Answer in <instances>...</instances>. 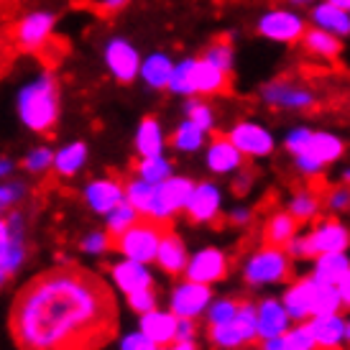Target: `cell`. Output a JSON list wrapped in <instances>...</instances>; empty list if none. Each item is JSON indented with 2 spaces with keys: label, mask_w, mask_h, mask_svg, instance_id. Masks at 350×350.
I'll list each match as a JSON object with an SVG mask.
<instances>
[{
  "label": "cell",
  "mask_w": 350,
  "mask_h": 350,
  "mask_svg": "<svg viewBox=\"0 0 350 350\" xmlns=\"http://www.w3.org/2000/svg\"><path fill=\"white\" fill-rule=\"evenodd\" d=\"M51 164H54V154H51L49 148H36V151H31V154L26 156V161H23V166H26L29 172H33V174L46 172Z\"/></svg>",
  "instance_id": "47"
},
{
  "label": "cell",
  "mask_w": 350,
  "mask_h": 350,
  "mask_svg": "<svg viewBox=\"0 0 350 350\" xmlns=\"http://www.w3.org/2000/svg\"><path fill=\"white\" fill-rule=\"evenodd\" d=\"M253 182H256V174H253L251 169H241V172H235V179H233V192L238 197H245L251 192Z\"/></svg>",
  "instance_id": "48"
},
{
  "label": "cell",
  "mask_w": 350,
  "mask_h": 350,
  "mask_svg": "<svg viewBox=\"0 0 350 350\" xmlns=\"http://www.w3.org/2000/svg\"><path fill=\"white\" fill-rule=\"evenodd\" d=\"M228 223L235 225V228H245V225L253 223V210L251 207H233L230 213H228Z\"/></svg>",
  "instance_id": "51"
},
{
  "label": "cell",
  "mask_w": 350,
  "mask_h": 350,
  "mask_svg": "<svg viewBox=\"0 0 350 350\" xmlns=\"http://www.w3.org/2000/svg\"><path fill=\"white\" fill-rule=\"evenodd\" d=\"M172 230V220H159L151 215H141L126 233L110 241V251H120L126 258L138 263L156 261L161 238Z\"/></svg>",
  "instance_id": "4"
},
{
  "label": "cell",
  "mask_w": 350,
  "mask_h": 350,
  "mask_svg": "<svg viewBox=\"0 0 350 350\" xmlns=\"http://www.w3.org/2000/svg\"><path fill=\"white\" fill-rule=\"evenodd\" d=\"M312 289H314V279L310 273L292 279L284 286L282 301L294 322H307L312 317Z\"/></svg>",
  "instance_id": "21"
},
{
  "label": "cell",
  "mask_w": 350,
  "mask_h": 350,
  "mask_svg": "<svg viewBox=\"0 0 350 350\" xmlns=\"http://www.w3.org/2000/svg\"><path fill=\"white\" fill-rule=\"evenodd\" d=\"M82 251L88 253H103V251H110V235L105 233H95V235H88L85 241H82Z\"/></svg>",
  "instance_id": "49"
},
{
  "label": "cell",
  "mask_w": 350,
  "mask_h": 350,
  "mask_svg": "<svg viewBox=\"0 0 350 350\" xmlns=\"http://www.w3.org/2000/svg\"><path fill=\"white\" fill-rule=\"evenodd\" d=\"M18 113L21 120L36 131V133H49L57 126L59 118V88L54 75H41L31 85L21 90L18 98Z\"/></svg>",
  "instance_id": "2"
},
{
  "label": "cell",
  "mask_w": 350,
  "mask_h": 350,
  "mask_svg": "<svg viewBox=\"0 0 350 350\" xmlns=\"http://www.w3.org/2000/svg\"><path fill=\"white\" fill-rule=\"evenodd\" d=\"M10 172V161H5V159H0V176L8 174Z\"/></svg>",
  "instance_id": "60"
},
{
  "label": "cell",
  "mask_w": 350,
  "mask_h": 350,
  "mask_svg": "<svg viewBox=\"0 0 350 350\" xmlns=\"http://www.w3.org/2000/svg\"><path fill=\"white\" fill-rule=\"evenodd\" d=\"M245 166L243 151L235 146L228 136H215L207 146V169L213 174H235Z\"/></svg>",
  "instance_id": "18"
},
{
  "label": "cell",
  "mask_w": 350,
  "mask_h": 350,
  "mask_svg": "<svg viewBox=\"0 0 350 350\" xmlns=\"http://www.w3.org/2000/svg\"><path fill=\"white\" fill-rule=\"evenodd\" d=\"M284 350H317V342L312 338V330L307 322H294L289 330L282 335Z\"/></svg>",
  "instance_id": "42"
},
{
  "label": "cell",
  "mask_w": 350,
  "mask_h": 350,
  "mask_svg": "<svg viewBox=\"0 0 350 350\" xmlns=\"http://www.w3.org/2000/svg\"><path fill=\"white\" fill-rule=\"evenodd\" d=\"M88 204L95 213H110L120 200H126V187L120 185L118 179H98L88 187Z\"/></svg>",
  "instance_id": "28"
},
{
  "label": "cell",
  "mask_w": 350,
  "mask_h": 350,
  "mask_svg": "<svg viewBox=\"0 0 350 350\" xmlns=\"http://www.w3.org/2000/svg\"><path fill=\"white\" fill-rule=\"evenodd\" d=\"M312 338L317 342V350H345L348 345V317L340 314H322L307 320Z\"/></svg>",
  "instance_id": "15"
},
{
  "label": "cell",
  "mask_w": 350,
  "mask_h": 350,
  "mask_svg": "<svg viewBox=\"0 0 350 350\" xmlns=\"http://www.w3.org/2000/svg\"><path fill=\"white\" fill-rule=\"evenodd\" d=\"M301 230V223L294 217L286 207L284 210H273L266 215L261 228V243L263 245H276V248H286V243Z\"/></svg>",
  "instance_id": "20"
},
{
  "label": "cell",
  "mask_w": 350,
  "mask_h": 350,
  "mask_svg": "<svg viewBox=\"0 0 350 350\" xmlns=\"http://www.w3.org/2000/svg\"><path fill=\"white\" fill-rule=\"evenodd\" d=\"M10 276H13V271H8V269H5V266H3V263H0V286H3V284L8 282Z\"/></svg>",
  "instance_id": "58"
},
{
  "label": "cell",
  "mask_w": 350,
  "mask_h": 350,
  "mask_svg": "<svg viewBox=\"0 0 350 350\" xmlns=\"http://www.w3.org/2000/svg\"><path fill=\"white\" fill-rule=\"evenodd\" d=\"M169 90L182 98H195V59H182L176 62Z\"/></svg>",
  "instance_id": "38"
},
{
  "label": "cell",
  "mask_w": 350,
  "mask_h": 350,
  "mask_svg": "<svg viewBox=\"0 0 350 350\" xmlns=\"http://www.w3.org/2000/svg\"><path fill=\"white\" fill-rule=\"evenodd\" d=\"M207 340L217 350H243L258 342V307L243 299L241 312L230 322L207 325Z\"/></svg>",
  "instance_id": "6"
},
{
  "label": "cell",
  "mask_w": 350,
  "mask_h": 350,
  "mask_svg": "<svg viewBox=\"0 0 350 350\" xmlns=\"http://www.w3.org/2000/svg\"><path fill=\"white\" fill-rule=\"evenodd\" d=\"M131 0H100V10L103 13H118L120 8H126Z\"/></svg>",
  "instance_id": "54"
},
{
  "label": "cell",
  "mask_w": 350,
  "mask_h": 350,
  "mask_svg": "<svg viewBox=\"0 0 350 350\" xmlns=\"http://www.w3.org/2000/svg\"><path fill=\"white\" fill-rule=\"evenodd\" d=\"M107 69L116 75L118 82H131V79L141 75V57L138 51L123 39H113L105 49Z\"/></svg>",
  "instance_id": "19"
},
{
  "label": "cell",
  "mask_w": 350,
  "mask_h": 350,
  "mask_svg": "<svg viewBox=\"0 0 350 350\" xmlns=\"http://www.w3.org/2000/svg\"><path fill=\"white\" fill-rule=\"evenodd\" d=\"M138 217H141V213H138L136 207L128 202V200H120V202L107 213V235H110V241L118 238L120 233H126Z\"/></svg>",
  "instance_id": "37"
},
{
  "label": "cell",
  "mask_w": 350,
  "mask_h": 350,
  "mask_svg": "<svg viewBox=\"0 0 350 350\" xmlns=\"http://www.w3.org/2000/svg\"><path fill=\"white\" fill-rule=\"evenodd\" d=\"M330 3L340 5V8H345V10H350V0H330Z\"/></svg>",
  "instance_id": "61"
},
{
  "label": "cell",
  "mask_w": 350,
  "mask_h": 350,
  "mask_svg": "<svg viewBox=\"0 0 350 350\" xmlns=\"http://www.w3.org/2000/svg\"><path fill=\"white\" fill-rule=\"evenodd\" d=\"M350 273V251L338 253H322L317 258H312V271L310 276L325 284H338Z\"/></svg>",
  "instance_id": "26"
},
{
  "label": "cell",
  "mask_w": 350,
  "mask_h": 350,
  "mask_svg": "<svg viewBox=\"0 0 350 350\" xmlns=\"http://www.w3.org/2000/svg\"><path fill=\"white\" fill-rule=\"evenodd\" d=\"M256 307H258V342L282 338L284 332L294 325V320L284 307L282 297H263V299H258Z\"/></svg>",
  "instance_id": "17"
},
{
  "label": "cell",
  "mask_w": 350,
  "mask_h": 350,
  "mask_svg": "<svg viewBox=\"0 0 350 350\" xmlns=\"http://www.w3.org/2000/svg\"><path fill=\"white\" fill-rule=\"evenodd\" d=\"M258 350H263V348H258Z\"/></svg>",
  "instance_id": "63"
},
{
  "label": "cell",
  "mask_w": 350,
  "mask_h": 350,
  "mask_svg": "<svg viewBox=\"0 0 350 350\" xmlns=\"http://www.w3.org/2000/svg\"><path fill=\"white\" fill-rule=\"evenodd\" d=\"M258 98L266 107L279 110V113H310L317 107V92L292 77L269 79L261 90Z\"/></svg>",
  "instance_id": "7"
},
{
  "label": "cell",
  "mask_w": 350,
  "mask_h": 350,
  "mask_svg": "<svg viewBox=\"0 0 350 350\" xmlns=\"http://www.w3.org/2000/svg\"><path fill=\"white\" fill-rule=\"evenodd\" d=\"M195 182L189 176H169L166 182L156 185V200L151 217L159 220H172L176 213H182L189 202V197L195 192Z\"/></svg>",
  "instance_id": "11"
},
{
  "label": "cell",
  "mask_w": 350,
  "mask_h": 350,
  "mask_svg": "<svg viewBox=\"0 0 350 350\" xmlns=\"http://www.w3.org/2000/svg\"><path fill=\"white\" fill-rule=\"evenodd\" d=\"M195 338H197V322L189 320V317H179V325H176V340H195Z\"/></svg>",
  "instance_id": "52"
},
{
  "label": "cell",
  "mask_w": 350,
  "mask_h": 350,
  "mask_svg": "<svg viewBox=\"0 0 350 350\" xmlns=\"http://www.w3.org/2000/svg\"><path fill=\"white\" fill-rule=\"evenodd\" d=\"M210 304H213V286H210V284H200V282L185 279V282L172 292V312H174L176 317L197 320L200 314L207 312Z\"/></svg>",
  "instance_id": "13"
},
{
  "label": "cell",
  "mask_w": 350,
  "mask_h": 350,
  "mask_svg": "<svg viewBox=\"0 0 350 350\" xmlns=\"http://www.w3.org/2000/svg\"><path fill=\"white\" fill-rule=\"evenodd\" d=\"M136 172L141 179H146L151 185H161L172 176V164L164 156H148V159H141V164H136Z\"/></svg>",
  "instance_id": "40"
},
{
  "label": "cell",
  "mask_w": 350,
  "mask_h": 350,
  "mask_svg": "<svg viewBox=\"0 0 350 350\" xmlns=\"http://www.w3.org/2000/svg\"><path fill=\"white\" fill-rule=\"evenodd\" d=\"M340 182H342V185H348V187H350V164L340 172Z\"/></svg>",
  "instance_id": "59"
},
{
  "label": "cell",
  "mask_w": 350,
  "mask_h": 350,
  "mask_svg": "<svg viewBox=\"0 0 350 350\" xmlns=\"http://www.w3.org/2000/svg\"><path fill=\"white\" fill-rule=\"evenodd\" d=\"M322 202H325V210L332 215L350 213V187L340 182V185L325 189L322 192Z\"/></svg>",
  "instance_id": "44"
},
{
  "label": "cell",
  "mask_w": 350,
  "mask_h": 350,
  "mask_svg": "<svg viewBox=\"0 0 350 350\" xmlns=\"http://www.w3.org/2000/svg\"><path fill=\"white\" fill-rule=\"evenodd\" d=\"M123 350H161L151 338H146L144 332H136V335H128L123 340Z\"/></svg>",
  "instance_id": "50"
},
{
  "label": "cell",
  "mask_w": 350,
  "mask_h": 350,
  "mask_svg": "<svg viewBox=\"0 0 350 350\" xmlns=\"http://www.w3.org/2000/svg\"><path fill=\"white\" fill-rule=\"evenodd\" d=\"M174 62L166 57V54H151L148 59L141 62V77L148 88L154 90H169V82H172V75H174Z\"/></svg>",
  "instance_id": "32"
},
{
  "label": "cell",
  "mask_w": 350,
  "mask_h": 350,
  "mask_svg": "<svg viewBox=\"0 0 350 350\" xmlns=\"http://www.w3.org/2000/svg\"><path fill=\"white\" fill-rule=\"evenodd\" d=\"M51 31H54V16L36 10V13H29L26 18H21V23L13 31V39L21 51H39L49 44Z\"/></svg>",
  "instance_id": "14"
},
{
  "label": "cell",
  "mask_w": 350,
  "mask_h": 350,
  "mask_svg": "<svg viewBox=\"0 0 350 350\" xmlns=\"http://www.w3.org/2000/svg\"><path fill=\"white\" fill-rule=\"evenodd\" d=\"M136 148L141 159L161 156V151H164V133H161V126H159L156 118H144L141 120L136 133Z\"/></svg>",
  "instance_id": "34"
},
{
  "label": "cell",
  "mask_w": 350,
  "mask_h": 350,
  "mask_svg": "<svg viewBox=\"0 0 350 350\" xmlns=\"http://www.w3.org/2000/svg\"><path fill=\"white\" fill-rule=\"evenodd\" d=\"M161 350H200V348H197L195 340H176V342H172V345H166V348H161Z\"/></svg>",
  "instance_id": "56"
},
{
  "label": "cell",
  "mask_w": 350,
  "mask_h": 350,
  "mask_svg": "<svg viewBox=\"0 0 350 350\" xmlns=\"http://www.w3.org/2000/svg\"><path fill=\"white\" fill-rule=\"evenodd\" d=\"M85 159H88V146L85 144H69L67 148H62L54 156V169L62 176H72L79 166L85 164Z\"/></svg>",
  "instance_id": "39"
},
{
  "label": "cell",
  "mask_w": 350,
  "mask_h": 350,
  "mask_svg": "<svg viewBox=\"0 0 350 350\" xmlns=\"http://www.w3.org/2000/svg\"><path fill=\"white\" fill-rule=\"evenodd\" d=\"M301 46H304V51H310L312 57L317 59H335L342 51V39H338L330 31H322L317 26H312L304 33Z\"/></svg>",
  "instance_id": "31"
},
{
  "label": "cell",
  "mask_w": 350,
  "mask_h": 350,
  "mask_svg": "<svg viewBox=\"0 0 350 350\" xmlns=\"http://www.w3.org/2000/svg\"><path fill=\"white\" fill-rule=\"evenodd\" d=\"M348 348H350V317H348Z\"/></svg>",
  "instance_id": "62"
},
{
  "label": "cell",
  "mask_w": 350,
  "mask_h": 350,
  "mask_svg": "<svg viewBox=\"0 0 350 350\" xmlns=\"http://www.w3.org/2000/svg\"><path fill=\"white\" fill-rule=\"evenodd\" d=\"M243 299H235V297H223V299H213V304L207 307V325H223L230 322L241 312Z\"/></svg>",
  "instance_id": "43"
},
{
  "label": "cell",
  "mask_w": 350,
  "mask_h": 350,
  "mask_svg": "<svg viewBox=\"0 0 350 350\" xmlns=\"http://www.w3.org/2000/svg\"><path fill=\"white\" fill-rule=\"evenodd\" d=\"M128 304H131V310H136L138 314H146V312L156 310L154 286H148V289H138V292L128 294Z\"/></svg>",
  "instance_id": "46"
},
{
  "label": "cell",
  "mask_w": 350,
  "mask_h": 350,
  "mask_svg": "<svg viewBox=\"0 0 350 350\" xmlns=\"http://www.w3.org/2000/svg\"><path fill=\"white\" fill-rule=\"evenodd\" d=\"M110 273H113V279H116V284L128 294L138 292V289H148V286H154V279H151V273L146 271V266L138 261H123L118 263V266H113L110 269Z\"/></svg>",
  "instance_id": "30"
},
{
  "label": "cell",
  "mask_w": 350,
  "mask_h": 350,
  "mask_svg": "<svg viewBox=\"0 0 350 350\" xmlns=\"http://www.w3.org/2000/svg\"><path fill=\"white\" fill-rule=\"evenodd\" d=\"M340 312H345L340 289H338L335 284H325L314 279V289H312V317L340 314Z\"/></svg>",
  "instance_id": "33"
},
{
  "label": "cell",
  "mask_w": 350,
  "mask_h": 350,
  "mask_svg": "<svg viewBox=\"0 0 350 350\" xmlns=\"http://www.w3.org/2000/svg\"><path fill=\"white\" fill-rule=\"evenodd\" d=\"M204 141H207V131L200 128L195 120H189V118H185V120L176 126L174 133H172V146H174L176 151H185V154L200 151V148L204 146Z\"/></svg>",
  "instance_id": "35"
},
{
  "label": "cell",
  "mask_w": 350,
  "mask_h": 350,
  "mask_svg": "<svg viewBox=\"0 0 350 350\" xmlns=\"http://www.w3.org/2000/svg\"><path fill=\"white\" fill-rule=\"evenodd\" d=\"M230 88V72L215 67L213 62L204 57L195 59V98H213V95H225Z\"/></svg>",
  "instance_id": "23"
},
{
  "label": "cell",
  "mask_w": 350,
  "mask_h": 350,
  "mask_svg": "<svg viewBox=\"0 0 350 350\" xmlns=\"http://www.w3.org/2000/svg\"><path fill=\"white\" fill-rule=\"evenodd\" d=\"M345 138L332 133V131H314L312 128L304 146L292 154V164L297 169V174L304 179H317L325 174V169L332 164H338L345 156Z\"/></svg>",
  "instance_id": "3"
},
{
  "label": "cell",
  "mask_w": 350,
  "mask_h": 350,
  "mask_svg": "<svg viewBox=\"0 0 350 350\" xmlns=\"http://www.w3.org/2000/svg\"><path fill=\"white\" fill-rule=\"evenodd\" d=\"M126 200L133 204L141 215H151L154 200H156V185H151V182L138 176V179H133V182L126 185Z\"/></svg>",
  "instance_id": "36"
},
{
  "label": "cell",
  "mask_w": 350,
  "mask_h": 350,
  "mask_svg": "<svg viewBox=\"0 0 350 350\" xmlns=\"http://www.w3.org/2000/svg\"><path fill=\"white\" fill-rule=\"evenodd\" d=\"M21 261H23V243L18 233V215H13L8 223L0 220V263L8 271H16Z\"/></svg>",
  "instance_id": "27"
},
{
  "label": "cell",
  "mask_w": 350,
  "mask_h": 350,
  "mask_svg": "<svg viewBox=\"0 0 350 350\" xmlns=\"http://www.w3.org/2000/svg\"><path fill=\"white\" fill-rule=\"evenodd\" d=\"M310 23L322 31H330L338 39L350 36V10L335 5L330 0H317L310 8Z\"/></svg>",
  "instance_id": "22"
},
{
  "label": "cell",
  "mask_w": 350,
  "mask_h": 350,
  "mask_svg": "<svg viewBox=\"0 0 350 350\" xmlns=\"http://www.w3.org/2000/svg\"><path fill=\"white\" fill-rule=\"evenodd\" d=\"M230 273V258L220 248H202L189 258V266L185 271V279L200 284H217L225 282Z\"/></svg>",
  "instance_id": "12"
},
{
  "label": "cell",
  "mask_w": 350,
  "mask_h": 350,
  "mask_svg": "<svg viewBox=\"0 0 350 350\" xmlns=\"http://www.w3.org/2000/svg\"><path fill=\"white\" fill-rule=\"evenodd\" d=\"M317 0H286L289 8H312Z\"/></svg>",
  "instance_id": "57"
},
{
  "label": "cell",
  "mask_w": 350,
  "mask_h": 350,
  "mask_svg": "<svg viewBox=\"0 0 350 350\" xmlns=\"http://www.w3.org/2000/svg\"><path fill=\"white\" fill-rule=\"evenodd\" d=\"M338 289H340V297H342V307H345V312H350V273L338 284Z\"/></svg>",
  "instance_id": "55"
},
{
  "label": "cell",
  "mask_w": 350,
  "mask_h": 350,
  "mask_svg": "<svg viewBox=\"0 0 350 350\" xmlns=\"http://www.w3.org/2000/svg\"><path fill=\"white\" fill-rule=\"evenodd\" d=\"M294 276V258L284 248L263 245L243 261V282L253 289L263 286H282Z\"/></svg>",
  "instance_id": "5"
},
{
  "label": "cell",
  "mask_w": 350,
  "mask_h": 350,
  "mask_svg": "<svg viewBox=\"0 0 350 350\" xmlns=\"http://www.w3.org/2000/svg\"><path fill=\"white\" fill-rule=\"evenodd\" d=\"M220 210H223V195L213 182H202L195 187V192L187 202L185 213L189 217V223H215L220 220Z\"/></svg>",
  "instance_id": "16"
},
{
  "label": "cell",
  "mask_w": 350,
  "mask_h": 350,
  "mask_svg": "<svg viewBox=\"0 0 350 350\" xmlns=\"http://www.w3.org/2000/svg\"><path fill=\"white\" fill-rule=\"evenodd\" d=\"M256 31L258 36L273 44H301L304 33H307V21L297 8H269L263 10L258 21H256Z\"/></svg>",
  "instance_id": "8"
},
{
  "label": "cell",
  "mask_w": 350,
  "mask_h": 350,
  "mask_svg": "<svg viewBox=\"0 0 350 350\" xmlns=\"http://www.w3.org/2000/svg\"><path fill=\"white\" fill-rule=\"evenodd\" d=\"M21 195H23V189H21L18 185L0 187V213H3L5 207H10V204L16 202V200H18Z\"/></svg>",
  "instance_id": "53"
},
{
  "label": "cell",
  "mask_w": 350,
  "mask_h": 350,
  "mask_svg": "<svg viewBox=\"0 0 350 350\" xmlns=\"http://www.w3.org/2000/svg\"><path fill=\"white\" fill-rule=\"evenodd\" d=\"M189 253H187V245L185 241L174 233V230H169V233L161 238V245H159V253H156V263L164 269L169 276H185L187 266H189Z\"/></svg>",
  "instance_id": "24"
},
{
  "label": "cell",
  "mask_w": 350,
  "mask_h": 350,
  "mask_svg": "<svg viewBox=\"0 0 350 350\" xmlns=\"http://www.w3.org/2000/svg\"><path fill=\"white\" fill-rule=\"evenodd\" d=\"M225 136L243 151L245 159H266L276 151V136L256 120H238Z\"/></svg>",
  "instance_id": "10"
},
{
  "label": "cell",
  "mask_w": 350,
  "mask_h": 350,
  "mask_svg": "<svg viewBox=\"0 0 350 350\" xmlns=\"http://www.w3.org/2000/svg\"><path fill=\"white\" fill-rule=\"evenodd\" d=\"M185 113H187V118L189 120H195L197 126L200 128H204L207 133L215 128V110L204 100H200V98H192L189 103H187V107H185Z\"/></svg>",
  "instance_id": "45"
},
{
  "label": "cell",
  "mask_w": 350,
  "mask_h": 350,
  "mask_svg": "<svg viewBox=\"0 0 350 350\" xmlns=\"http://www.w3.org/2000/svg\"><path fill=\"white\" fill-rule=\"evenodd\" d=\"M18 350H100L118 335V301L98 273L62 263L23 284L10 304Z\"/></svg>",
  "instance_id": "1"
},
{
  "label": "cell",
  "mask_w": 350,
  "mask_h": 350,
  "mask_svg": "<svg viewBox=\"0 0 350 350\" xmlns=\"http://www.w3.org/2000/svg\"><path fill=\"white\" fill-rule=\"evenodd\" d=\"M307 238V251H310V261L317 258L322 253H338L350 251V228L338 220V215H332L327 220H317L304 233Z\"/></svg>",
  "instance_id": "9"
},
{
  "label": "cell",
  "mask_w": 350,
  "mask_h": 350,
  "mask_svg": "<svg viewBox=\"0 0 350 350\" xmlns=\"http://www.w3.org/2000/svg\"><path fill=\"white\" fill-rule=\"evenodd\" d=\"M286 210H289L301 225H312L320 220L322 210H325V202H322L320 192H314L312 187H304V189H297V192L289 197Z\"/></svg>",
  "instance_id": "29"
},
{
  "label": "cell",
  "mask_w": 350,
  "mask_h": 350,
  "mask_svg": "<svg viewBox=\"0 0 350 350\" xmlns=\"http://www.w3.org/2000/svg\"><path fill=\"white\" fill-rule=\"evenodd\" d=\"M176 325H179V317L174 312L151 310L146 314H141V332L151 338L159 348H166L176 340Z\"/></svg>",
  "instance_id": "25"
},
{
  "label": "cell",
  "mask_w": 350,
  "mask_h": 350,
  "mask_svg": "<svg viewBox=\"0 0 350 350\" xmlns=\"http://www.w3.org/2000/svg\"><path fill=\"white\" fill-rule=\"evenodd\" d=\"M207 62H213L215 67L225 69V72H230L233 75V67H235V46L230 39H217L213 41L202 54Z\"/></svg>",
  "instance_id": "41"
}]
</instances>
